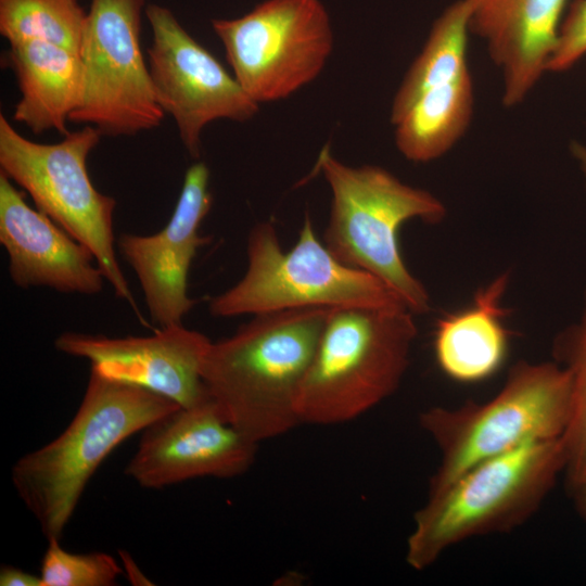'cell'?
<instances>
[{
    "label": "cell",
    "instance_id": "44dd1931",
    "mask_svg": "<svg viewBox=\"0 0 586 586\" xmlns=\"http://www.w3.org/2000/svg\"><path fill=\"white\" fill-rule=\"evenodd\" d=\"M86 20L78 0H0V34L10 44L40 40L79 53Z\"/></svg>",
    "mask_w": 586,
    "mask_h": 586
},
{
    "label": "cell",
    "instance_id": "d6986e66",
    "mask_svg": "<svg viewBox=\"0 0 586 586\" xmlns=\"http://www.w3.org/2000/svg\"><path fill=\"white\" fill-rule=\"evenodd\" d=\"M470 72L422 93L393 124L395 144L410 162L428 163L446 154L466 133L473 113Z\"/></svg>",
    "mask_w": 586,
    "mask_h": 586
},
{
    "label": "cell",
    "instance_id": "8fae6325",
    "mask_svg": "<svg viewBox=\"0 0 586 586\" xmlns=\"http://www.w3.org/2000/svg\"><path fill=\"white\" fill-rule=\"evenodd\" d=\"M144 14L152 31L148 65L156 100L174 118L187 152L199 158L201 135L209 123L246 122L257 114L259 104L170 9L150 3Z\"/></svg>",
    "mask_w": 586,
    "mask_h": 586
},
{
    "label": "cell",
    "instance_id": "8992f818",
    "mask_svg": "<svg viewBox=\"0 0 586 586\" xmlns=\"http://www.w3.org/2000/svg\"><path fill=\"white\" fill-rule=\"evenodd\" d=\"M570 408L571 378L563 365L519 361L502 387L484 403L424 410L420 426L440 453L429 492L441 489L474 464L527 442L561 437Z\"/></svg>",
    "mask_w": 586,
    "mask_h": 586
},
{
    "label": "cell",
    "instance_id": "30bf717a",
    "mask_svg": "<svg viewBox=\"0 0 586 586\" xmlns=\"http://www.w3.org/2000/svg\"><path fill=\"white\" fill-rule=\"evenodd\" d=\"M145 0H91L79 50L82 92L69 122L102 136H135L160 126L165 113L140 46Z\"/></svg>",
    "mask_w": 586,
    "mask_h": 586
},
{
    "label": "cell",
    "instance_id": "4fadbf2b",
    "mask_svg": "<svg viewBox=\"0 0 586 586\" xmlns=\"http://www.w3.org/2000/svg\"><path fill=\"white\" fill-rule=\"evenodd\" d=\"M211 344L206 335L182 324L160 328L150 336L64 332L54 342L59 352L88 359L101 374L144 387L180 408L209 398L202 366Z\"/></svg>",
    "mask_w": 586,
    "mask_h": 586
},
{
    "label": "cell",
    "instance_id": "ac0fdd59",
    "mask_svg": "<svg viewBox=\"0 0 586 586\" xmlns=\"http://www.w3.org/2000/svg\"><path fill=\"white\" fill-rule=\"evenodd\" d=\"M507 273L476 292L472 305L438 320L434 355L440 369L460 383H476L495 374L506 360L509 332L501 300Z\"/></svg>",
    "mask_w": 586,
    "mask_h": 586
},
{
    "label": "cell",
    "instance_id": "484cf974",
    "mask_svg": "<svg viewBox=\"0 0 586 586\" xmlns=\"http://www.w3.org/2000/svg\"><path fill=\"white\" fill-rule=\"evenodd\" d=\"M573 506L586 523V476L565 481Z\"/></svg>",
    "mask_w": 586,
    "mask_h": 586
},
{
    "label": "cell",
    "instance_id": "4316f807",
    "mask_svg": "<svg viewBox=\"0 0 586 586\" xmlns=\"http://www.w3.org/2000/svg\"><path fill=\"white\" fill-rule=\"evenodd\" d=\"M571 154L577 163L586 184V145L579 142L571 143Z\"/></svg>",
    "mask_w": 586,
    "mask_h": 586
},
{
    "label": "cell",
    "instance_id": "7402d4cb",
    "mask_svg": "<svg viewBox=\"0 0 586 586\" xmlns=\"http://www.w3.org/2000/svg\"><path fill=\"white\" fill-rule=\"evenodd\" d=\"M559 358L571 378V408L561 436L565 481L586 476V295L579 320L557 344Z\"/></svg>",
    "mask_w": 586,
    "mask_h": 586
},
{
    "label": "cell",
    "instance_id": "3957f363",
    "mask_svg": "<svg viewBox=\"0 0 586 586\" xmlns=\"http://www.w3.org/2000/svg\"><path fill=\"white\" fill-rule=\"evenodd\" d=\"M564 468L561 437L536 440L481 461L429 492L407 538V564L423 571L457 544L522 525L537 512Z\"/></svg>",
    "mask_w": 586,
    "mask_h": 586
},
{
    "label": "cell",
    "instance_id": "52a82bcc",
    "mask_svg": "<svg viewBox=\"0 0 586 586\" xmlns=\"http://www.w3.org/2000/svg\"><path fill=\"white\" fill-rule=\"evenodd\" d=\"M243 277L209 301L217 318L302 308L385 307L405 305L374 276L334 257L306 215L293 247L283 251L275 226L256 224L246 245ZM407 307V306H406Z\"/></svg>",
    "mask_w": 586,
    "mask_h": 586
},
{
    "label": "cell",
    "instance_id": "2e32d148",
    "mask_svg": "<svg viewBox=\"0 0 586 586\" xmlns=\"http://www.w3.org/2000/svg\"><path fill=\"white\" fill-rule=\"evenodd\" d=\"M566 0H469L470 31L502 77V103L520 104L547 72Z\"/></svg>",
    "mask_w": 586,
    "mask_h": 586
},
{
    "label": "cell",
    "instance_id": "9a60e30c",
    "mask_svg": "<svg viewBox=\"0 0 586 586\" xmlns=\"http://www.w3.org/2000/svg\"><path fill=\"white\" fill-rule=\"evenodd\" d=\"M0 243L9 255L15 285L62 293L102 292L103 271L92 252L37 208L0 171Z\"/></svg>",
    "mask_w": 586,
    "mask_h": 586
},
{
    "label": "cell",
    "instance_id": "ba28073f",
    "mask_svg": "<svg viewBox=\"0 0 586 586\" xmlns=\"http://www.w3.org/2000/svg\"><path fill=\"white\" fill-rule=\"evenodd\" d=\"M101 136L85 125L60 142L38 143L22 136L1 114V173L31 196L39 212L92 252L115 295L139 315L115 254L116 201L94 188L87 170L88 155Z\"/></svg>",
    "mask_w": 586,
    "mask_h": 586
},
{
    "label": "cell",
    "instance_id": "cb8c5ba5",
    "mask_svg": "<svg viewBox=\"0 0 586 586\" xmlns=\"http://www.w3.org/2000/svg\"><path fill=\"white\" fill-rule=\"evenodd\" d=\"M586 55V0H576L561 23L547 72L560 73Z\"/></svg>",
    "mask_w": 586,
    "mask_h": 586
},
{
    "label": "cell",
    "instance_id": "7a4b0ae2",
    "mask_svg": "<svg viewBox=\"0 0 586 586\" xmlns=\"http://www.w3.org/2000/svg\"><path fill=\"white\" fill-rule=\"evenodd\" d=\"M180 407L91 369L81 404L52 442L20 458L13 486L47 539H60L95 470L120 443Z\"/></svg>",
    "mask_w": 586,
    "mask_h": 586
},
{
    "label": "cell",
    "instance_id": "7c38bea8",
    "mask_svg": "<svg viewBox=\"0 0 586 586\" xmlns=\"http://www.w3.org/2000/svg\"><path fill=\"white\" fill-rule=\"evenodd\" d=\"M257 447L209 397L148 426L125 472L145 488L199 477L232 479L251 468Z\"/></svg>",
    "mask_w": 586,
    "mask_h": 586
},
{
    "label": "cell",
    "instance_id": "277c9868",
    "mask_svg": "<svg viewBox=\"0 0 586 586\" xmlns=\"http://www.w3.org/2000/svg\"><path fill=\"white\" fill-rule=\"evenodd\" d=\"M317 166L332 193L323 233L328 250L341 263L381 280L413 314L426 313L429 293L406 266L398 234L411 219L441 222L446 215L443 202L380 166H348L328 145L319 153Z\"/></svg>",
    "mask_w": 586,
    "mask_h": 586
},
{
    "label": "cell",
    "instance_id": "e0dca14e",
    "mask_svg": "<svg viewBox=\"0 0 586 586\" xmlns=\"http://www.w3.org/2000/svg\"><path fill=\"white\" fill-rule=\"evenodd\" d=\"M20 88L13 118L35 133H68L67 122L82 92L79 53L40 40L11 43L4 55Z\"/></svg>",
    "mask_w": 586,
    "mask_h": 586
},
{
    "label": "cell",
    "instance_id": "ffe728a7",
    "mask_svg": "<svg viewBox=\"0 0 586 586\" xmlns=\"http://www.w3.org/2000/svg\"><path fill=\"white\" fill-rule=\"evenodd\" d=\"M470 14L469 0H457L435 20L421 52L395 93L392 124L425 91L450 84L470 72L467 59Z\"/></svg>",
    "mask_w": 586,
    "mask_h": 586
},
{
    "label": "cell",
    "instance_id": "9c48e42d",
    "mask_svg": "<svg viewBox=\"0 0 586 586\" xmlns=\"http://www.w3.org/2000/svg\"><path fill=\"white\" fill-rule=\"evenodd\" d=\"M232 74L258 104L288 98L311 82L333 49L321 0H265L235 18H214Z\"/></svg>",
    "mask_w": 586,
    "mask_h": 586
},
{
    "label": "cell",
    "instance_id": "5b68a950",
    "mask_svg": "<svg viewBox=\"0 0 586 586\" xmlns=\"http://www.w3.org/2000/svg\"><path fill=\"white\" fill-rule=\"evenodd\" d=\"M413 315L404 305L330 308L298 395L301 423H344L390 397L409 365Z\"/></svg>",
    "mask_w": 586,
    "mask_h": 586
},
{
    "label": "cell",
    "instance_id": "603a6c76",
    "mask_svg": "<svg viewBox=\"0 0 586 586\" xmlns=\"http://www.w3.org/2000/svg\"><path fill=\"white\" fill-rule=\"evenodd\" d=\"M122 573L111 555L72 553L56 538L48 539L40 568L41 586H112Z\"/></svg>",
    "mask_w": 586,
    "mask_h": 586
},
{
    "label": "cell",
    "instance_id": "d4e9b609",
    "mask_svg": "<svg viewBox=\"0 0 586 586\" xmlns=\"http://www.w3.org/2000/svg\"><path fill=\"white\" fill-rule=\"evenodd\" d=\"M1 586H41L40 576L33 575L21 569L4 565L0 570Z\"/></svg>",
    "mask_w": 586,
    "mask_h": 586
},
{
    "label": "cell",
    "instance_id": "5bb4252c",
    "mask_svg": "<svg viewBox=\"0 0 586 586\" xmlns=\"http://www.w3.org/2000/svg\"><path fill=\"white\" fill-rule=\"evenodd\" d=\"M212 205L209 169L198 161L187 169L173 215L161 231L118 238L117 247L137 275L151 320L161 328L182 324L196 304L188 295V276L198 250L208 242L200 226Z\"/></svg>",
    "mask_w": 586,
    "mask_h": 586
},
{
    "label": "cell",
    "instance_id": "6da1fadb",
    "mask_svg": "<svg viewBox=\"0 0 586 586\" xmlns=\"http://www.w3.org/2000/svg\"><path fill=\"white\" fill-rule=\"evenodd\" d=\"M330 308L253 316L212 342L202 366L209 397L225 419L256 443L301 424L297 400Z\"/></svg>",
    "mask_w": 586,
    "mask_h": 586
}]
</instances>
